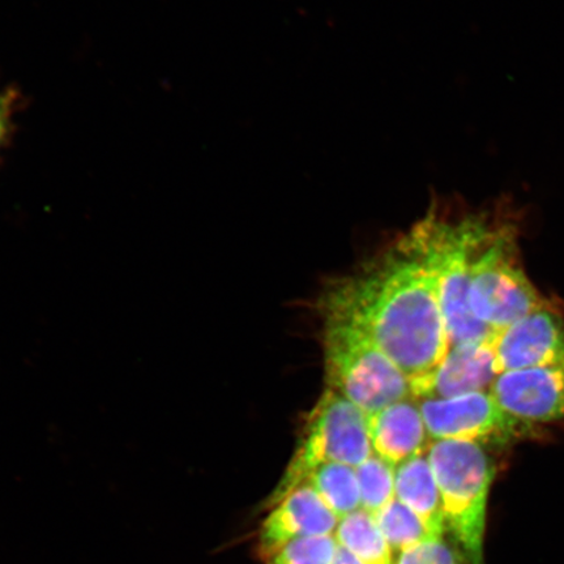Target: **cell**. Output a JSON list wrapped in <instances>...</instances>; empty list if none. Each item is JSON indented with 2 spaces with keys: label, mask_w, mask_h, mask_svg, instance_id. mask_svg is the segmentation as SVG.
Instances as JSON below:
<instances>
[{
  "label": "cell",
  "mask_w": 564,
  "mask_h": 564,
  "mask_svg": "<svg viewBox=\"0 0 564 564\" xmlns=\"http://www.w3.org/2000/svg\"><path fill=\"white\" fill-rule=\"evenodd\" d=\"M333 564H361L359 563L355 556H352L348 550H345L340 545H338L337 553L335 555V560Z\"/></svg>",
  "instance_id": "cell-21"
},
{
  "label": "cell",
  "mask_w": 564,
  "mask_h": 564,
  "mask_svg": "<svg viewBox=\"0 0 564 564\" xmlns=\"http://www.w3.org/2000/svg\"><path fill=\"white\" fill-rule=\"evenodd\" d=\"M496 228L486 214L468 215L449 221V218L433 212L413 229L425 247L438 279L449 347L481 341L496 334V330L477 319L469 305L471 262Z\"/></svg>",
  "instance_id": "cell-2"
},
{
  "label": "cell",
  "mask_w": 564,
  "mask_h": 564,
  "mask_svg": "<svg viewBox=\"0 0 564 564\" xmlns=\"http://www.w3.org/2000/svg\"><path fill=\"white\" fill-rule=\"evenodd\" d=\"M338 545L361 564H394L397 556L372 514L358 510L344 518L335 532Z\"/></svg>",
  "instance_id": "cell-14"
},
{
  "label": "cell",
  "mask_w": 564,
  "mask_h": 564,
  "mask_svg": "<svg viewBox=\"0 0 564 564\" xmlns=\"http://www.w3.org/2000/svg\"><path fill=\"white\" fill-rule=\"evenodd\" d=\"M394 496L435 538L446 535L441 492L426 453L397 465Z\"/></svg>",
  "instance_id": "cell-13"
},
{
  "label": "cell",
  "mask_w": 564,
  "mask_h": 564,
  "mask_svg": "<svg viewBox=\"0 0 564 564\" xmlns=\"http://www.w3.org/2000/svg\"><path fill=\"white\" fill-rule=\"evenodd\" d=\"M369 433L372 453L394 467L425 454L430 444L419 401L413 398L370 414Z\"/></svg>",
  "instance_id": "cell-12"
},
{
  "label": "cell",
  "mask_w": 564,
  "mask_h": 564,
  "mask_svg": "<svg viewBox=\"0 0 564 564\" xmlns=\"http://www.w3.org/2000/svg\"><path fill=\"white\" fill-rule=\"evenodd\" d=\"M373 519L393 553L399 554L406 549L422 544V542L438 539L430 533L422 521L397 498Z\"/></svg>",
  "instance_id": "cell-16"
},
{
  "label": "cell",
  "mask_w": 564,
  "mask_h": 564,
  "mask_svg": "<svg viewBox=\"0 0 564 564\" xmlns=\"http://www.w3.org/2000/svg\"><path fill=\"white\" fill-rule=\"evenodd\" d=\"M337 549L335 534L301 539L281 547L267 564H333Z\"/></svg>",
  "instance_id": "cell-18"
},
{
  "label": "cell",
  "mask_w": 564,
  "mask_h": 564,
  "mask_svg": "<svg viewBox=\"0 0 564 564\" xmlns=\"http://www.w3.org/2000/svg\"><path fill=\"white\" fill-rule=\"evenodd\" d=\"M324 365L328 388L368 415L413 398L405 373L365 330L349 322L326 317Z\"/></svg>",
  "instance_id": "cell-4"
},
{
  "label": "cell",
  "mask_w": 564,
  "mask_h": 564,
  "mask_svg": "<svg viewBox=\"0 0 564 564\" xmlns=\"http://www.w3.org/2000/svg\"><path fill=\"white\" fill-rule=\"evenodd\" d=\"M369 415L330 388L313 409L285 474L267 499L272 509L282 498L306 484L316 469L327 464L357 468L372 455Z\"/></svg>",
  "instance_id": "cell-5"
},
{
  "label": "cell",
  "mask_w": 564,
  "mask_h": 564,
  "mask_svg": "<svg viewBox=\"0 0 564 564\" xmlns=\"http://www.w3.org/2000/svg\"><path fill=\"white\" fill-rule=\"evenodd\" d=\"M419 405L432 441H476L506 446L531 438L534 432V425L505 412L490 391L448 399L423 398Z\"/></svg>",
  "instance_id": "cell-7"
},
{
  "label": "cell",
  "mask_w": 564,
  "mask_h": 564,
  "mask_svg": "<svg viewBox=\"0 0 564 564\" xmlns=\"http://www.w3.org/2000/svg\"><path fill=\"white\" fill-rule=\"evenodd\" d=\"M426 455L438 484L447 533L470 564H485L486 518L496 477L486 444L432 441Z\"/></svg>",
  "instance_id": "cell-3"
},
{
  "label": "cell",
  "mask_w": 564,
  "mask_h": 564,
  "mask_svg": "<svg viewBox=\"0 0 564 564\" xmlns=\"http://www.w3.org/2000/svg\"><path fill=\"white\" fill-rule=\"evenodd\" d=\"M494 335L481 341L449 347L446 358L430 379L426 392L420 399H448L490 391L498 377L492 348Z\"/></svg>",
  "instance_id": "cell-11"
},
{
  "label": "cell",
  "mask_w": 564,
  "mask_h": 564,
  "mask_svg": "<svg viewBox=\"0 0 564 564\" xmlns=\"http://www.w3.org/2000/svg\"><path fill=\"white\" fill-rule=\"evenodd\" d=\"M322 308L324 317L365 330L411 380L413 398L425 394L449 338L438 279L413 229L362 271L337 282Z\"/></svg>",
  "instance_id": "cell-1"
},
{
  "label": "cell",
  "mask_w": 564,
  "mask_h": 564,
  "mask_svg": "<svg viewBox=\"0 0 564 564\" xmlns=\"http://www.w3.org/2000/svg\"><path fill=\"white\" fill-rule=\"evenodd\" d=\"M394 564H470L455 542L444 538L433 539L406 549L397 556Z\"/></svg>",
  "instance_id": "cell-19"
},
{
  "label": "cell",
  "mask_w": 564,
  "mask_h": 564,
  "mask_svg": "<svg viewBox=\"0 0 564 564\" xmlns=\"http://www.w3.org/2000/svg\"><path fill=\"white\" fill-rule=\"evenodd\" d=\"M394 471L397 467L384 458L372 454L356 468L361 510L376 517L394 496Z\"/></svg>",
  "instance_id": "cell-17"
},
{
  "label": "cell",
  "mask_w": 564,
  "mask_h": 564,
  "mask_svg": "<svg viewBox=\"0 0 564 564\" xmlns=\"http://www.w3.org/2000/svg\"><path fill=\"white\" fill-rule=\"evenodd\" d=\"M17 96L11 90H0V151L11 135L12 119L15 115Z\"/></svg>",
  "instance_id": "cell-20"
},
{
  "label": "cell",
  "mask_w": 564,
  "mask_h": 564,
  "mask_svg": "<svg viewBox=\"0 0 564 564\" xmlns=\"http://www.w3.org/2000/svg\"><path fill=\"white\" fill-rule=\"evenodd\" d=\"M306 484L312 486L338 520L361 510L356 468L349 465H323L307 478Z\"/></svg>",
  "instance_id": "cell-15"
},
{
  "label": "cell",
  "mask_w": 564,
  "mask_h": 564,
  "mask_svg": "<svg viewBox=\"0 0 564 564\" xmlns=\"http://www.w3.org/2000/svg\"><path fill=\"white\" fill-rule=\"evenodd\" d=\"M498 405L531 425L564 419V365L500 373L490 388Z\"/></svg>",
  "instance_id": "cell-9"
},
{
  "label": "cell",
  "mask_w": 564,
  "mask_h": 564,
  "mask_svg": "<svg viewBox=\"0 0 564 564\" xmlns=\"http://www.w3.org/2000/svg\"><path fill=\"white\" fill-rule=\"evenodd\" d=\"M340 523L308 484L282 498L267 514L259 532L260 554L265 560L301 539L333 535Z\"/></svg>",
  "instance_id": "cell-10"
},
{
  "label": "cell",
  "mask_w": 564,
  "mask_h": 564,
  "mask_svg": "<svg viewBox=\"0 0 564 564\" xmlns=\"http://www.w3.org/2000/svg\"><path fill=\"white\" fill-rule=\"evenodd\" d=\"M498 376L564 365V321L552 306L538 310L492 338Z\"/></svg>",
  "instance_id": "cell-8"
},
{
  "label": "cell",
  "mask_w": 564,
  "mask_h": 564,
  "mask_svg": "<svg viewBox=\"0 0 564 564\" xmlns=\"http://www.w3.org/2000/svg\"><path fill=\"white\" fill-rule=\"evenodd\" d=\"M469 305L477 319L494 330L550 306L520 262L513 224L498 225L477 251L470 267Z\"/></svg>",
  "instance_id": "cell-6"
}]
</instances>
